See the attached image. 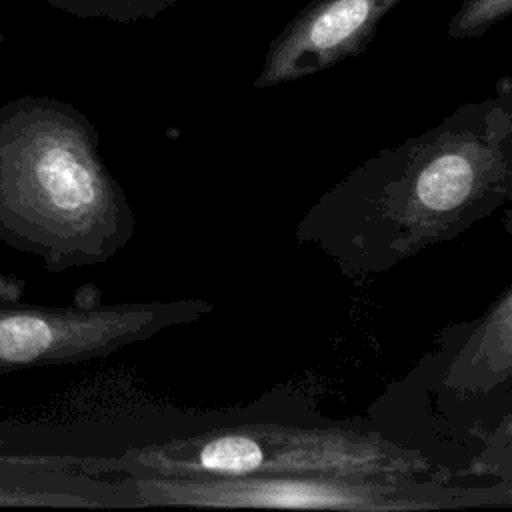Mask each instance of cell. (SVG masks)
Segmentation results:
<instances>
[{"mask_svg":"<svg viewBox=\"0 0 512 512\" xmlns=\"http://www.w3.org/2000/svg\"><path fill=\"white\" fill-rule=\"evenodd\" d=\"M510 198L512 114L488 102L364 160L304 212L294 238L344 276L368 278L454 240Z\"/></svg>","mask_w":512,"mask_h":512,"instance_id":"6da1fadb","label":"cell"},{"mask_svg":"<svg viewBox=\"0 0 512 512\" xmlns=\"http://www.w3.org/2000/svg\"><path fill=\"white\" fill-rule=\"evenodd\" d=\"M136 232L94 124L66 102L0 104V240L64 272L114 258Z\"/></svg>","mask_w":512,"mask_h":512,"instance_id":"7a4b0ae2","label":"cell"},{"mask_svg":"<svg viewBox=\"0 0 512 512\" xmlns=\"http://www.w3.org/2000/svg\"><path fill=\"white\" fill-rule=\"evenodd\" d=\"M364 420L418 452L436 480L512 482V286L478 318L444 328Z\"/></svg>","mask_w":512,"mask_h":512,"instance_id":"3957f363","label":"cell"},{"mask_svg":"<svg viewBox=\"0 0 512 512\" xmlns=\"http://www.w3.org/2000/svg\"><path fill=\"white\" fill-rule=\"evenodd\" d=\"M196 416L192 428L136 434L118 452H68L72 468L126 478H246L278 474H408L432 468L364 418L336 422L324 416L260 410Z\"/></svg>","mask_w":512,"mask_h":512,"instance_id":"277c9868","label":"cell"},{"mask_svg":"<svg viewBox=\"0 0 512 512\" xmlns=\"http://www.w3.org/2000/svg\"><path fill=\"white\" fill-rule=\"evenodd\" d=\"M130 508H298L446 512L510 508L512 482L450 484L408 474H278L246 478H126Z\"/></svg>","mask_w":512,"mask_h":512,"instance_id":"5b68a950","label":"cell"},{"mask_svg":"<svg viewBox=\"0 0 512 512\" xmlns=\"http://www.w3.org/2000/svg\"><path fill=\"white\" fill-rule=\"evenodd\" d=\"M214 308L200 298L48 306L0 302V374L110 356Z\"/></svg>","mask_w":512,"mask_h":512,"instance_id":"8992f818","label":"cell"},{"mask_svg":"<svg viewBox=\"0 0 512 512\" xmlns=\"http://www.w3.org/2000/svg\"><path fill=\"white\" fill-rule=\"evenodd\" d=\"M368 16L366 0H340L330 6L310 28V42L320 50H330L350 38Z\"/></svg>","mask_w":512,"mask_h":512,"instance_id":"52a82bcc","label":"cell"},{"mask_svg":"<svg viewBox=\"0 0 512 512\" xmlns=\"http://www.w3.org/2000/svg\"><path fill=\"white\" fill-rule=\"evenodd\" d=\"M28 452H46L42 446L34 444L32 438H24V432L14 430L8 424H0V456L4 454H28Z\"/></svg>","mask_w":512,"mask_h":512,"instance_id":"ba28073f","label":"cell"}]
</instances>
